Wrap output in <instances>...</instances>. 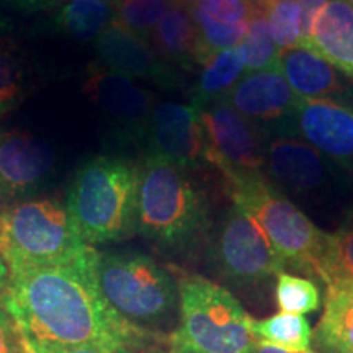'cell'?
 <instances>
[{
	"instance_id": "9a60e30c",
	"label": "cell",
	"mask_w": 353,
	"mask_h": 353,
	"mask_svg": "<svg viewBox=\"0 0 353 353\" xmlns=\"http://www.w3.org/2000/svg\"><path fill=\"white\" fill-rule=\"evenodd\" d=\"M296 136H303L343 170L353 172V108L337 101L299 97Z\"/></svg>"
},
{
	"instance_id": "8992f818",
	"label": "cell",
	"mask_w": 353,
	"mask_h": 353,
	"mask_svg": "<svg viewBox=\"0 0 353 353\" xmlns=\"http://www.w3.org/2000/svg\"><path fill=\"white\" fill-rule=\"evenodd\" d=\"M97 278L108 306L134 327H161L179 309L174 276L145 254L99 252Z\"/></svg>"
},
{
	"instance_id": "44dd1931",
	"label": "cell",
	"mask_w": 353,
	"mask_h": 353,
	"mask_svg": "<svg viewBox=\"0 0 353 353\" xmlns=\"http://www.w3.org/2000/svg\"><path fill=\"white\" fill-rule=\"evenodd\" d=\"M247 57L242 46L221 51L203 65L190 103L203 110L211 103L224 100L232 87L245 76Z\"/></svg>"
},
{
	"instance_id": "8fae6325",
	"label": "cell",
	"mask_w": 353,
	"mask_h": 353,
	"mask_svg": "<svg viewBox=\"0 0 353 353\" xmlns=\"http://www.w3.org/2000/svg\"><path fill=\"white\" fill-rule=\"evenodd\" d=\"M206 164L221 175L263 172L265 138L226 100L200 110Z\"/></svg>"
},
{
	"instance_id": "2e32d148",
	"label": "cell",
	"mask_w": 353,
	"mask_h": 353,
	"mask_svg": "<svg viewBox=\"0 0 353 353\" xmlns=\"http://www.w3.org/2000/svg\"><path fill=\"white\" fill-rule=\"evenodd\" d=\"M54 157L43 141L21 130L0 134V205L34 192L51 174Z\"/></svg>"
},
{
	"instance_id": "603a6c76",
	"label": "cell",
	"mask_w": 353,
	"mask_h": 353,
	"mask_svg": "<svg viewBox=\"0 0 353 353\" xmlns=\"http://www.w3.org/2000/svg\"><path fill=\"white\" fill-rule=\"evenodd\" d=\"M252 334L257 341L296 352L312 350V330L306 317L280 312L267 319H252Z\"/></svg>"
},
{
	"instance_id": "74e56055",
	"label": "cell",
	"mask_w": 353,
	"mask_h": 353,
	"mask_svg": "<svg viewBox=\"0 0 353 353\" xmlns=\"http://www.w3.org/2000/svg\"><path fill=\"white\" fill-rule=\"evenodd\" d=\"M348 3H350V6H352V8H353V0H348Z\"/></svg>"
},
{
	"instance_id": "4dcf8cb0",
	"label": "cell",
	"mask_w": 353,
	"mask_h": 353,
	"mask_svg": "<svg viewBox=\"0 0 353 353\" xmlns=\"http://www.w3.org/2000/svg\"><path fill=\"white\" fill-rule=\"evenodd\" d=\"M17 322L13 321L10 312L7 311L2 301H0V353H6L10 345L13 334H15Z\"/></svg>"
},
{
	"instance_id": "5bb4252c",
	"label": "cell",
	"mask_w": 353,
	"mask_h": 353,
	"mask_svg": "<svg viewBox=\"0 0 353 353\" xmlns=\"http://www.w3.org/2000/svg\"><path fill=\"white\" fill-rule=\"evenodd\" d=\"M100 64L123 77L152 82L165 90L182 87V79L174 65L154 51L151 43L113 23L97 39Z\"/></svg>"
},
{
	"instance_id": "484cf974",
	"label": "cell",
	"mask_w": 353,
	"mask_h": 353,
	"mask_svg": "<svg viewBox=\"0 0 353 353\" xmlns=\"http://www.w3.org/2000/svg\"><path fill=\"white\" fill-rule=\"evenodd\" d=\"M172 3L170 0H120L117 2L113 23L149 41Z\"/></svg>"
},
{
	"instance_id": "30bf717a",
	"label": "cell",
	"mask_w": 353,
	"mask_h": 353,
	"mask_svg": "<svg viewBox=\"0 0 353 353\" xmlns=\"http://www.w3.org/2000/svg\"><path fill=\"white\" fill-rule=\"evenodd\" d=\"M82 92L99 108L118 143L144 144L157 103L151 90L101 64H94L83 81Z\"/></svg>"
},
{
	"instance_id": "e575fe53",
	"label": "cell",
	"mask_w": 353,
	"mask_h": 353,
	"mask_svg": "<svg viewBox=\"0 0 353 353\" xmlns=\"http://www.w3.org/2000/svg\"><path fill=\"white\" fill-rule=\"evenodd\" d=\"M8 281H10V272H8L6 260L0 255V301H2L3 294H6V291L8 288Z\"/></svg>"
},
{
	"instance_id": "3957f363",
	"label": "cell",
	"mask_w": 353,
	"mask_h": 353,
	"mask_svg": "<svg viewBox=\"0 0 353 353\" xmlns=\"http://www.w3.org/2000/svg\"><path fill=\"white\" fill-rule=\"evenodd\" d=\"M139 167L123 157L99 156L77 170L65 208L87 245L121 242L138 232Z\"/></svg>"
},
{
	"instance_id": "ba28073f",
	"label": "cell",
	"mask_w": 353,
	"mask_h": 353,
	"mask_svg": "<svg viewBox=\"0 0 353 353\" xmlns=\"http://www.w3.org/2000/svg\"><path fill=\"white\" fill-rule=\"evenodd\" d=\"M210 259L216 272L236 285L262 283L280 275L286 265L257 221L236 205L214 229Z\"/></svg>"
},
{
	"instance_id": "e0dca14e",
	"label": "cell",
	"mask_w": 353,
	"mask_h": 353,
	"mask_svg": "<svg viewBox=\"0 0 353 353\" xmlns=\"http://www.w3.org/2000/svg\"><path fill=\"white\" fill-rule=\"evenodd\" d=\"M278 69L301 99L330 100L353 108V85L314 51L296 46L281 50Z\"/></svg>"
},
{
	"instance_id": "1f68e13d",
	"label": "cell",
	"mask_w": 353,
	"mask_h": 353,
	"mask_svg": "<svg viewBox=\"0 0 353 353\" xmlns=\"http://www.w3.org/2000/svg\"><path fill=\"white\" fill-rule=\"evenodd\" d=\"M32 345V343H30ZM34 353H113L107 348L95 347V345H74V347H63V345H32Z\"/></svg>"
},
{
	"instance_id": "7402d4cb",
	"label": "cell",
	"mask_w": 353,
	"mask_h": 353,
	"mask_svg": "<svg viewBox=\"0 0 353 353\" xmlns=\"http://www.w3.org/2000/svg\"><path fill=\"white\" fill-rule=\"evenodd\" d=\"M117 12L113 0H68L56 17V23L77 41H97L112 25Z\"/></svg>"
},
{
	"instance_id": "f35d334b",
	"label": "cell",
	"mask_w": 353,
	"mask_h": 353,
	"mask_svg": "<svg viewBox=\"0 0 353 353\" xmlns=\"http://www.w3.org/2000/svg\"><path fill=\"white\" fill-rule=\"evenodd\" d=\"M252 2H255V3H259V2H262V0H252Z\"/></svg>"
},
{
	"instance_id": "d590c367",
	"label": "cell",
	"mask_w": 353,
	"mask_h": 353,
	"mask_svg": "<svg viewBox=\"0 0 353 353\" xmlns=\"http://www.w3.org/2000/svg\"><path fill=\"white\" fill-rule=\"evenodd\" d=\"M113 353H141V352L132 350V348H118V350H114Z\"/></svg>"
},
{
	"instance_id": "ffe728a7",
	"label": "cell",
	"mask_w": 353,
	"mask_h": 353,
	"mask_svg": "<svg viewBox=\"0 0 353 353\" xmlns=\"http://www.w3.org/2000/svg\"><path fill=\"white\" fill-rule=\"evenodd\" d=\"M312 339L317 353H353V283L327 286L324 314Z\"/></svg>"
},
{
	"instance_id": "d4e9b609",
	"label": "cell",
	"mask_w": 353,
	"mask_h": 353,
	"mask_svg": "<svg viewBox=\"0 0 353 353\" xmlns=\"http://www.w3.org/2000/svg\"><path fill=\"white\" fill-rule=\"evenodd\" d=\"M257 6L267 19L278 50L301 46V8L298 0H262Z\"/></svg>"
},
{
	"instance_id": "7c38bea8",
	"label": "cell",
	"mask_w": 353,
	"mask_h": 353,
	"mask_svg": "<svg viewBox=\"0 0 353 353\" xmlns=\"http://www.w3.org/2000/svg\"><path fill=\"white\" fill-rule=\"evenodd\" d=\"M224 100L257 128L265 141L296 138L299 97L278 68L245 74Z\"/></svg>"
},
{
	"instance_id": "60d3db41",
	"label": "cell",
	"mask_w": 353,
	"mask_h": 353,
	"mask_svg": "<svg viewBox=\"0 0 353 353\" xmlns=\"http://www.w3.org/2000/svg\"><path fill=\"white\" fill-rule=\"evenodd\" d=\"M113 2H120V0H113Z\"/></svg>"
},
{
	"instance_id": "9c48e42d",
	"label": "cell",
	"mask_w": 353,
	"mask_h": 353,
	"mask_svg": "<svg viewBox=\"0 0 353 353\" xmlns=\"http://www.w3.org/2000/svg\"><path fill=\"white\" fill-rule=\"evenodd\" d=\"M263 174L280 192L311 203L337 196L350 179L341 165L296 138L267 139Z\"/></svg>"
},
{
	"instance_id": "7a4b0ae2",
	"label": "cell",
	"mask_w": 353,
	"mask_h": 353,
	"mask_svg": "<svg viewBox=\"0 0 353 353\" xmlns=\"http://www.w3.org/2000/svg\"><path fill=\"white\" fill-rule=\"evenodd\" d=\"M139 167L136 228L145 239L187 252L208 229V203L188 169L145 156Z\"/></svg>"
},
{
	"instance_id": "277c9868",
	"label": "cell",
	"mask_w": 353,
	"mask_h": 353,
	"mask_svg": "<svg viewBox=\"0 0 353 353\" xmlns=\"http://www.w3.org/2000/svg\"><path fill=\"white\" fill-rule=\"evenodd\" d=\"M176 286L179 324L167 339L169 353H250L252 317L226 288L201 275H185Z\"/></svg>"
},
{
	"instance_id": "4316f807",
	"label": "cell",
	"mask_w": 353,
	"mask_h": 353,
	"mask_svg": "<svg viewBox=\"0 0 353 353\" xmlns=\"http://www.w3.org/2000/svg\"><path fill=\"white\" fill-rule=\"evenodd\" d=\"M241 46L247 57L245 74L278 68L280 50L273 41L270 28H268L267 19H265L262 10H259L257 15L250 20Z\"/></svg>"
},
{
	"instance_id": "4fadbf2b",
	"label": "cell",
	"mask_w": 353,
	"mask_h": 353,
	"mask_svg": "<svg viewBox=\"0 0 353 353\" xmlns=\"http://www.w3.org/2000/svg\"><path fill=\"white\" fill-rule=\"evenodd\" d=\"M144 145L145 156L165 159L188 170L208 165L200 110L192 103L157 101Z\"/></svg>"
},
{
	"instance_id": "8d00e7d4",
	"label": "cell",
	"mask_w": 353,
	"mask_h": 353,
	"mask_svg": "<svg viewBox=\"0 0 353 353\" xmlns=\"http://www.w3.org/2000/svg\"><path fill=\"white\" fill-rule=\"evenodd\" d=\"M170 2H174V3H182V2H185V0H170Z\"/></svg>"
},
{
	"instance_id": "ab89813d",
	"label": "cell",
	"mask_w": 353,
	"mask_h": 353,
	"mask_svg": "<svg viewBox=\"0 0 353 353\" xmlns=\"http://www.w3.org/2000/svg\"><path fill=\"white\" fill-rule=\"evenodd\" d=\"M347 223H352V224H353V219H348V221H347Z\"/></svg>"
},
{
	"instance_id": "cb8c5ba5",
	"label": "cell",
	"mask_w": 353,
	"mask_h": 353,
	"mask_svg": "<svg viewBox=\"0 0 353 353\" xmlns=\"http://www.w3.org/2000/svg\"><path fill=\"white\" fill-rule=\"evenodd\" d=\"M317 276L325 285L353 283V224L327 234Z\"/></svg>"
},
{
	"instance_id": "836d02e7",
	"label": "cell",
	"mask_w": 353,
	"mask_h": 353,
	"mask_svg": "<svg viewBox=\"0 0 353 353\" xmlns=\"http://www.w3.org/2000/svg\"><path fill=\"white\" fill-rule=\"evenodd\" d=\"M250 353H317V352H314V350H309V352L288 350V348L273 345V343L257 341V342H255V345L252 347V350H250Z\"/></svg>"
},
{
	"instance_id": "52a82bcc",
	"label": "cell",
	"mask_w": 353,
	"mask_h": 353,
	"mask_svg": "<svg viewBox=\"0 0 353 353\" xmlns=\"http://www.w3.org/2000/svg\"><path fill=\"white\" fill-rule=\"evenodd\" d=\"M87 247L65 205L54 198L0 208V255L8 272L68 262Z\"/></svg>"
},
{
	"instance_id": "d6a6232c",
	"label": "cell",
	"mask_w": 353,
	"mask_h": 353,
	"mask_svg": "<svg viewBox=\"0 0 353 353\" xmlns=\"http://www.w3.org/2000/svg\"><path fill=\"white\" fill-rule=\"evenodd\" d=\"M6 353H34L32 345H30L28 339L25 337V334L21 332V329L17 325L15 334H13L10 345H8Z\"/></svg>"
},
{
	"instance_id": "ac0fdd59",
	"label": "cell",
	"mask_w": 353,
	"mask_h": 353,
	"mask_svg": "<svg viewBox=\"0 0 353 353\" xmlns=\"http://www.w3.org/2000/svg\"><path fill=\"white\" fill-rule=\"evenodd\" d=\"M353 79V8L348 0H329L317 13L306 46Z\"/></svg>"
},
{
	"instance_id": "f1b7e54d",
	"label": "cell",
	"mask_w": 353,
	"mask_h": 353,
	"mask_svg": "<svg viewBox=\"0 0 353 353\" xmlns=\"http://www.w3.org/2000/svg\"><path fill=\"white\" fill-rule=\"evenodd\" d=\"M25 70L10 50L0 48V117L12 112L23 100Z\"/></svg>"
},
{
	"instance_id": "f546056e",
	"label": "cell",
	"mask_w": 353,
	"mask_h": 353,
	"mask_svg": "<svg viewBox=\"0 0 353 353\" xmlns=\"http://www.w3.org/2000/svg\"><path fill=\"white\" fill-rule=\"evenodd\" d=\"M188 6L223 23H249L260 10L252 0H190Z\"/></svg>"
},
{
	"instance_id": "5b68a950",
	"label": "cell",
	"mask_w": 353,
	"mask_h": 353,
	"mask_svg": "<svg viewBox=\"0 0 353 353\" xmlns=\"http://www.w3.org/2000/svg\"><path fill=\"white\" fill-rule=\"evenodd\" d=\"M232 205L257 221L278 254L291 267L317 275L327 232L273 185L263 172L223 176Z\"/></svg>"
},
{
	"instance_id": "83f0119b",
	"label": "cell",
	"mask_w": 353,
	"mask_h": 353,
	"mask_svg": "<svg viewBox=\"0 0 353 353\" xmlns=\"http://www.w3.org/2000/svg\"><path fill=\"white\" fill-rule=\"evenodd\" d=\"M276 303L281 312L304 316L321 306V293L316 283L306 278L281 272L276 276Z\"/></svg>"
},
{
	"instance_id": "6da1fadb",
	"label": "cell",
	"mask_w": 353,
	"mask_h": 353,
	"mask_svg": "<svg viewBox=\"0 0 353 353\" xmlns=\"http://www.w3.org/2000/svg\"><path fill=\"white\" fill-rule=\"evenodd\" d=\"M99 252L92 245L68 262L10 272L2 304L32 345H95L143 350L156 339L128 324L108 306L97 278Z\"/></svg>"
},
{
	"instance_id": "d6986e66",
	"label": "cell",
	"mask_w": 353,
	"mask_h": 353,
	"mask_svg": "<svg viewBox=\"0 0 353 353\" xmlns=\"http://www.w3.org/2000/svg\"><path fill=\"white\" fill-rule=\"evenodd\" d=\"M165 63L192 70L198 64V33L188 6L172 3L149 39Z\"/></svg>"
}]
</instances>
